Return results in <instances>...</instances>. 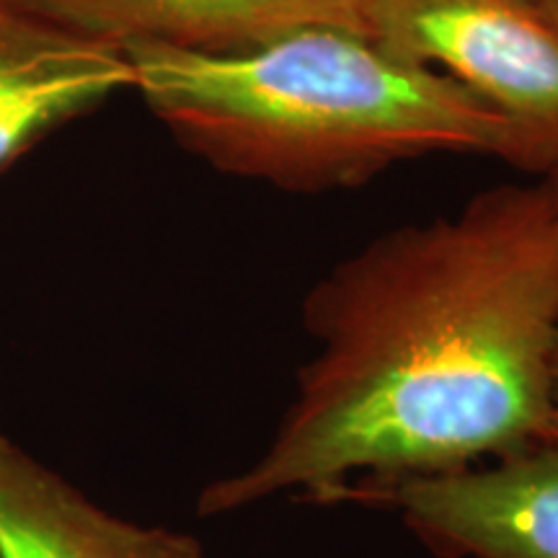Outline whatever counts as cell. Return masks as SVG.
Masks as SVG:
<instances>
[{
  "label": "cell",
  "instance_id": "obj_7",
  "mask_svg": "<svg viewBox=\"0 0 558 558\" xmlns=\"http://www.w3.org/2000/svg\"><path fill=\"white\" fill-rule=\"evenodd\" d=\"M0 558H207L194 535L90 501L0 432Z\"/></svg>",
  "mask_w": 558,
  "mask_h": 558
},
{
  "label": "cell",
  "instance_id": "obj_4",
  "mask_svg": "<svg viewBox=\"0 0 558 558\" xmlns=\"http://www.w3.org/2000/svg\"><path fill=\"white\" fill-rule=\"evenodd\" d=\"M324 505L396 514L442 558H558V442L456 471L360 478Z\"/></svg>",
  "mask_w": 558,
  "mask_h": 558
},
{
  "label": "cell",
  "instance_id": "obj_2",
  "mask_svg": "<svg viewBox=\"0 0 558 558\" xmlns=\"http://www.w3.org/2000/svg\"><path fill=\"white\" fill-rule=\"evenodd\" d=\"M122 50L145 107L186 150L233 177L290 192L344 190L435 153L527 171L505 117L450 75L360 34L311 29L241 54Z\"/></svg>",
  "mask_w": 558,
  "mask_h": 558
},
{
  "label": "cell",
  "instance_id": "obj_1",
  "mask_svg": "<svg viewBox=\"0 0 558 558\" xmlns=\"http://www.w3.org/2000/svg\"><path fill=\"white\" fill-rule=\"evenodd\" d=\"M316 341L262 456L207 484L199 518L324 505L360 478L442 473L550 442L558 190L494 186L388 230L303 303Z\"/></svg>",
  "mask_w": 558,
  "mask_h": 558
},
{
  "label": "cell",
  "instance_id": "obj_3",
  "mask_svg": "<svg viewBox=\"0 0 558 558\" xmlns=\"http://www.w3.org/2000/svg\"><path fill=\"white\" fill-rule=\"evenodd\" d=\"M373 41L450 75L512 124L527 171L558 177V29L520 0H378Z\"/></svg>",
  "mask_w": 558,
  "mask_h": 558
},
{
  "label": "cell",
  "instance_id": "obj_5",
  "mask_svg": "<svg viewBox=\"0 0 558 558\" xmlns=\"http://www.w3.org/2000/svg\"><path fill=\"white\" fill-rule=\"evenodd\" d=\"M37 16L109 45L241 54L292 34L341 29L373 39L378 0H16Z\"/></svg>",
  "mask_w": 558,
  "mask_h": 558
},
{
  "label": "cell",
  "instance_id": "obj_10",
  "mask_svg": "<svg viewBox=\"0 0 558 558\" xmlns=\"http://www.w3.org/2000/svg\"><path fill=\"white\" fill-rule=\"evenodd\" d=\"M520 3H527V5H543L546 0H520Z\"/></svg>",
  "mask_w": 558,
  "mask_h": 558
},
{
  "label": "cell",
  "instance_id": "obj_6",
  "mask_svg": "<svg viewBox=\"0 0 558 558\" xmlns=\"http://www.w3.org/2000/svg\"><path fill=\"white\" fill-rule=\"evenodd\" d=\"M130 88L132 65L122 47L0 0V171Z\"/></svg>",
  "mask_w": 558,
  "mask_h": 558
},
{
  "label": "cell",
  "instance_id": "obj_9",
  "mask_svg": "<svg viewBox=\"0 0 558 558\" xmlns=\"http://www.w3.org/2000/svg\"><path fill=\"white\" fill-rule=\"evenodd\" d=\"M538 9L543 11V16H546L558 29V0H546V3L538 5Z\"/></svg>",
  "mask_w": 558,
  "mask_h": 558
},
{
  "label": "cell",
  "instance_id": "obj_8",
  "mask_svg": "<svg viewBox=\"0 0 558 558\" xmlns=\"http://www.w3.org/2000/svg\"><path fill=\"white\" fill-rule=\"evenodd\" d=\"M550 442H558V347L554 360V380H550Z\"/></svg>",
  "mask_w": 558,
  "mask_h": 558
},
{
  "label": "cell",
  "instance_id": "obj_11",
  "mask_svg": "<svg viewBox=\"0 0 558 558\" xmlns=\"http://www.w3.org/2000/svg\"><path fill=\"white\" fill-rule=\"evenodd\" d=\"M550 181H554V184H556V190H558V177H554V179H550Z\"/></svg>",
  "mask_w": 558,
  "mask_h": 558
}]
</instances>
